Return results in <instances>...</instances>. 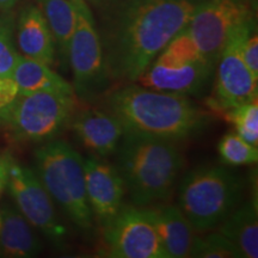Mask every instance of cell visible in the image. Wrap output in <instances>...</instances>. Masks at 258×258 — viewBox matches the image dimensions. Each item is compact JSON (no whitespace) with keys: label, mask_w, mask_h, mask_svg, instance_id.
<instances>
[{"label":"cell","mask_w":258,"mask_h":258,"mask_svg":"<svg viewBox=\"0 0 258 258\" xmlns=\"http://www.w3.org/2000/svg\"><path fill=\"white\" fill-rule=\"evenodd\" d=\"M201 0H124L106 21L102 48L109 78L138 82L188 25Z\"/></svg>","instance_id":"cell-1"},{"label":"cell","mask_w":258,"mask_h":258,"mask_svg":"<svg viewBox=\"0 0 258 258\" xmlns=\"http://www.w3.org/2000/svg\"><path fill=\"white\" fill-rule=\"evenodd\" d=\"M102 106L120 122L124 133L172 141L198 137L214 118L189 96L156 91L134 83L106 92Z\"/></svg>","instance_id":"cell-2"},{"label":"cell","mask_w":258,"mask_h":258,"mask_svg":"<svg viewBox=\"0 0 258 258\" xmlns=\"http://www.w3.org/2000/svg\"><path fill=\"white\" fill-rule=\"evenodd\" d=\"M115 167L135 206L166 200L184 166L176 141L123 133L115 151Z\"/></svg>","instance_id":"cell-3"},{"label":"cell","mask_w":258,"mask_h":258,"mask_svg":"<svg viewBox=\"0 0 258 258\" xmlns=\"http://www.w3.org/2000/svg\"><path fill=\"white\" fill-rule=\"evenodd\" d=\"M35 173L54 202L80 231L93 228L84 158L69 143L49 140L35 151Z\"/></svg>","instance_id":"cell-4"},{"label":"cell","mask_w":258,"mask_h":258,"mask_svg":"<svg viewBox=\"0 0 258 258\" xmlns=\"http://www.w3.org/2000/svg\"><path fill=\"white\" fill-rule=\"evenodd\" d=\"M244 183L224 166H203L189 171L178 188V208L196 232L217 228L243 196Z\"/></svg>","instance_id":"cell-5"},{"label":"cell","mask_w":258,"mask_h":258,"mask_svg":"<svg viewBox=\"0 0 258 258\" xmlns=\"http://www.w3.org/2000/svg\"><path fill=\"white\" fill-rule=\"evenodd\" d=\"M76 95L34 92L19 95L0 123L8 125L15 140L46 143L70 124L76 112Z\"/></svg>","instance_id":"cell-6"},{"label":"cell","mask_w":258,"mask_h":258,"mask_svg":"<svg viewBox=\"0 0 258 258\" xmlns=\"http://www.w3.org/2000/svg\"><path fill=\"white\" fill-rule=\"evenodd\" d=\"M76 23L69 47V62L73 74V90L84 102L98 99L109 88L101 36L85 0H73Z\"/></svg>","instance_id":"cell-7"},{"label":"cell","mask_w":258,"mask_h":258,"mask_svg":"<svg viewBox=\"0 0 258 258\" xmlns=\"http://www.w3.org/2000/svg\"><path fill=\"white\" fill-rule=\"evenodd\" d=\"M253 12L244 0H201L185 28L200 53L215 66L232 34Z\"/></svg>","instance_id":"cell-8"},{"label":"cell","mask_w":258,"mask_h":258,"mask_svg":"<svg viewBox=\"0 0 258 258\" xmlns=\"http://www.w3.org/2000/svg\"><path fill=\"white\" fill-rule=\"evenodd\" d=\"M8 189L16 207L29 224L57 249H64L69 238L67 230L57 218L53 200L35 171L14 161L10 167Z\"/></svg>","instance_id":"cell-9"},{"label":"cell","mask_w":258,"mask_h":258,"mask_svg":"<svg viewBox=\"0 0 258 258\" xmlns=\"http://www.w3.org/2000/svg\"><path fill=\"white\" fill-rule=\"evenodd\" d=\"M106 256L112 258H167L146 208L122 206L103 225Z\"/></svg>","instance_id":"cell-10"},{"label":"cell","mask_w":258,"mask_h":258,"mask_svg":"<svg viewBox=\"0 0 258 258\" xmlns=\"http://www.w3.org/2000/svg\"><path fill=\"white\" fill-rule=\"evenodd\" d=\"M253 21V17L250 18L232 34L215 64V92L208 104L221 115L237 105L257 101L258 78L251 73L240 54L241 37Z\"/></svg>","instance_id":"cell-11"},{"label":"cell","mask_w":258,"mask_h":258,"mask_svg":"<svg viewBox=\"0 0 258 258\" xmlns=\"http://www.w3.org/2000/svg\"><path fill=\"white\" fill-rule=\"evenodd\" d=\"M214 71V64L203 56L179 57L160 51L138 82L156 91L199 96L207 89Z\"/></svg>","instance_id":"cell-12"},{"label":"cell","mask_w":258,"mask_h":258,"mask_svg":"<svg viewBox=\"0 0 258 258\" xmlns=\"http://www.w3.org/2000/svg\"><path fill=\"white\" fill-rule=\"evenodd\" d=\"M88 201L93 218L105 225L123 206L125 185L114 165L96 157L84 159Z\"/></svg>","instance_id":"cell-13"},{"label":"cell","mask_w":258,"mask_h":258,"mask_svg":"<svg viewBox=\"0 0 258 258\" xmlns=\"http://www.w3.org/2000/svg\"><path fill=\"white\" fill-rule=\"evenodd\" d=\"M70 123L79 143L99 158L114 154L124 133L120 122L103 109L80 111Z\"/></svg>","instance_id":"cell-14"},{"label":"cell","mask_w":258,"mask_h":258,"mask_svg":"<svg viewBox=\"0 0 258 258\" xmlns=\"http://www.w3.org/2000/svg\"><path fill=\"white\" fill-rule=\"evenodd\" d=\"M146 209L167 258L190 257L198 235L179 208L158 206Z\"/></svg>","instance_id":"cell-15"},{"label":"cell","mask_w":258,"mask_h":258,"mask_svg":"<svg viewBox=\"0 0 258 258\" xmlns=\"http://www.w3.org/2000/svg\"><path fill=\"white\" fill-rule=\"evenodd\" d=\"M17 42L23 56L51 66L55 60V40L36 5L22 9L17 21Z\"/></svg>","instance_id":"cell-16"},{"label":"cell","mask_w":258,"mask_h":258,"mask_svg":"<svg viewBox=\"0 0 258 258\" xmlns=\"http://www.w3.org/2000/svg\"><path fill=\"white\" fill-rule=\"evenodd\" d=\"M0 227V256L9 258H32L41 253L42 244L32 226L17 207L3 205Z\"/></svg>","instance_id":"cell-17"},{"label":"cell","mask_w":258,"mask_h":258,"mask_svg":"<svg viewBox=\"0 0 258 258\" xmlns=\"http://www.w3.org/2000/svg\"><path fill=\"white\" fill-rule=\"evenodd\" d=\"M219 233L230 239L244 258L258 257V207L254 195L244 205L238 206L221 222Z\"/></svg>","instance_id":"cell-18"},{"label":"cell","mask_w":258,"mask_h":258,"mask_svg":"<svg viewBox=\"0 0 258 258\" xmlns=\"http://www.w3.org/2000/svg\"><path fill=\"white\" fill-rule=\"evenodd\" d=\"M11 77L17 84L19 95H29L34 92L76 95L73 86L54 72L50 66L23 55H19Z\"/></svg>","instance_id":"cell-19"},{"label":"cell","mask_w":258,"mask_h":258,"mask_svg":"<svg viewBox=\"0 0 258 258\" xmlns=\"http://www.w3.org/2000/svg\"><path fill=\"white\" fill-rule=\"evenodd\" d=\"M38 8L49 25L62 62L69 63V47L76 23L73 0H36Z\"/></svg>","instance_id":"cell-20"},{"label":"cell","mask_w":258,"mask_h":258,"mask_svg":"<svg viewBox=\"0 0 258 258\" xmlns=\"http://www.w3.org/2000/svg\"><path fill=\"white\" fill-rule=\"evenodd\" d=\"M233 125L235 133L252 146H258V102L237 105L222 115Z\"/></svg>","instance_id":"cell-21"},{"label":"cell","mask_w":258,"mask_h":258,"mask_svg":"<svg viewBox=\"0 0 258 258\" xmlns=\"http://www.w3.org/2000/svg\"><path fill=\"white\" fill-rule=\"evenodd\" d=\"M219 154L228 166L253 165L258 160V150L243 140L237 133H228L219 143Z\"/></svg>","instance_id":"cell-22"},{"label":"cell","mask_w":258,"mask_h":258,"mask_svg":"<svg viewBox=\"0 0 258 258\" xmlns=\"http://www.w3.org/2000/svg\"><path fill=\"white\" fill-rule=\"evenodd\" d=\"M190 257L196 258H243L239 249L230 239L218 233L196 238Z\"/></svg>","instance_id":"cell-23"},{"label":"cell","mask_w":258,"mask_h":258,"mask_svg":"<svg viewBox=\"0 0 258 258\" xmlns=\"http://www.w3.org/2000/svg\"><path fill=\"white\" fill-rule=\"evenodd\" d=\"M6 12L0 14V77L11 76L19 57L14 42V17Z\"/></svg>","instance_id":"cell-24"},{"label":"cell","mask_w":258,"mask_h":258,"mask_svg":"<svg viewBox=\"0 0 258 258\" xmlns=\"http://www.w3.org/2000/svg\"><path fill=\"white\" fill-rule=\"evenodd\" d=\"M240 54L251 73L258 78V35L256 21L246 28L241 37Z\"/></svg>","instance_id":"cell-25"},{"label":"cell","mask_w":258,"mask_h":258,"mask_svg":"<svg viewBox=\"0 0 258 258\" xmlns=\"http://www.w3.org/2000/svg\"><path fill=\"white\" fill-rule=\"evenodd\" d=\"M18 96L19 90L14 78L11 76L0 77V122Z\"/></svg>","instance_id":"cell-26"},{"label":"cell","mask_w":258,"mask_h":258,"mask_svg":"<svg viewBox=\"0 0 258 258\" xmlns=\"http://www.w3.org/2000/svg\"><path fill=\"white\" fill-rule=\"evenodd\" d=\"M14 161V156L10 152H4L0 154V196L4 192V190L8 188L10 167H11Z\"/></svg>","instance_id":"cell-27"},{"label":"cell","mask_w":258,"mask_h":258,"mask_svg":"<svg viewBox=\"0 0 258 258\" xmlns=\"http://www.w3.org/2000/svg\"><path fill=\"white\" fill-rule=\"evenodd\" d=\"M19 0H0V11H9L17 4Z\"/></svg>","instance_id":"cell-28"},{"label":"cell","mask_w":258,"mask_h":258,"mask_svg":"<svg viewBox=\"0 0 258 258\" xmlns=\"http://www.w3.org/2000/svg\"><path fill=\"white\" fill-rule=\"evenodd\" d=\"M244 2H245V3H246V4H247V5H249V6H250V8H251V9H252L254 12H256V11H257V6H258V0H244Z\"/></svg>","instance_id":"cell-29"},{"label":"cell","mask_w":258,"mask_h":258,"mask_svg":"<svg viewBox=\"0 0 258 258\" xmlns=\"http://www.w3.org/2000/svg\"><path fill=\"white\" fill-rule=\"evenodd\" d=\"M0 227H2V213H0Z\"/></svg>","instance_id":"cell-30"}]
</instances>
